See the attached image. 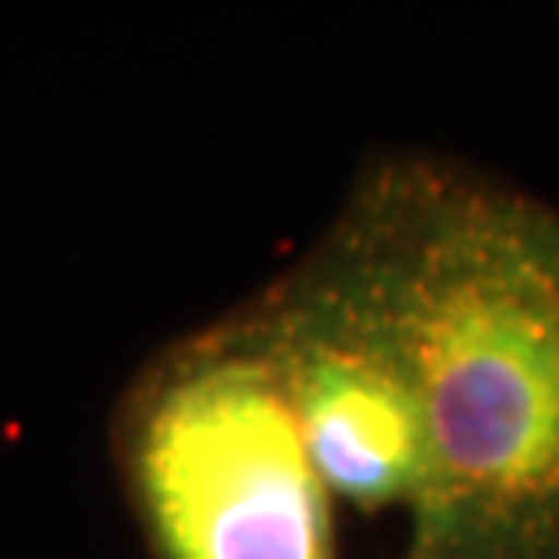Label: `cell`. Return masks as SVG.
<instances>
[{
    "mask_svg": "<svg viewBox=\"0 0 559 559\" xmlns=\"http://www.w3.org/2000/svg\"><path fill=\"white\" fill-rule=\"evenodd\" d=\"M306 270L421 411L407 559H556L559 211L440 160H385Z\"/></svg>",
    "mask_w": 559,
    "mask_h": 559,
    "instance_id": "1",
    "label": "cell"
},
{
    "mask_svg": "<svg viewBox=\"0 0 559 559\" xmlns=\"http://www.w3.org/2000/svg\"><path fill=\"white\" fill-rule=\"evenodd\" d=\"M117 451L153 559H338L331 490L251 309L153 356Z\"/></svg>",
    "mask_w": 559,
    "mask_h": 559,
    "instance_id": "2",
    "label": "cell"
},
{
    "mask_svg": "<svg viewBox=\"0 0 559 559\" xmlns=\"http://www.w3.org/2000/svg\"><path fill=\"white\" fill-rule=\"evenodd\" d=\"M251 312L331 498L415 512L429 487V440L389 353L306 265Z\"/></svg>",
    "mask_w": 559,
    "mask_h": 559,
    "instance_id": "3",
    "label": "cell"
},
{
    "mask_svg": "<svg viewBox=\"0 0 559 559\" xmlns=\"http://www.w3.org/2000/svg\"><path fill=\"white\" fill-rule=\"evenodd\" d=\"M556 559H559V556H556Z\"/></svg>",
    "mask_w": 559,
    "mask_h": 559,
    "instance_id": "4",
    "label": "cell"
}]
</instances>
